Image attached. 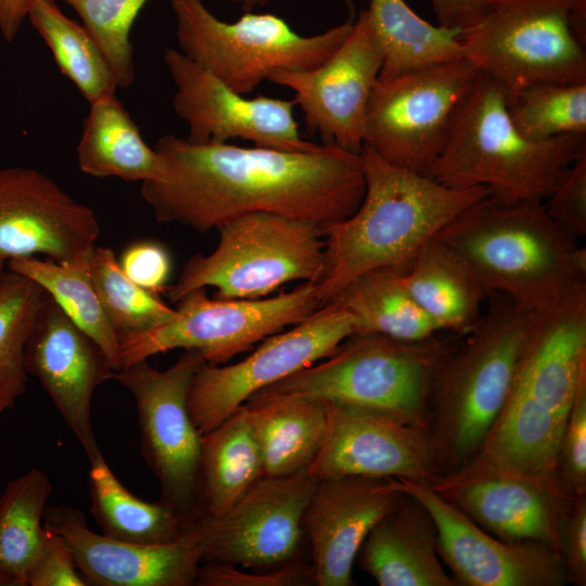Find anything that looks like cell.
Returning <instances> with one entry per match:
<instances>
[{
	"instance_id": "1",
	"label": "cell",
	"mask_w": 586,
	"mask_h": 586,
	"mask_svg": "<svg viewBox=\"0 0 586 586\" xmlns=\"http://www.w3.org/2000/svg\"><path fill=\"white\" fill-rule=\"evenodd\" d=\"M164 176L141 183L160 222L206 232L234 217L272 213L328 227L344 220L365 193L360 153L334 144L306 152L161 137Z\"/></svg>"
},
{
	"instance_id": "2",
	"label": "cell",
	"mask_w": 586,
	"mask_h": 586,
	"mask_svg": "<svg viewBox=\"0 0 586 586\" xmlns=\"http://www.w3.org/2000/svg\"><path fill=\"white\" fill-rule=\"evenodd\" d=\"M365 193L357 209L324 228V270L317 283L322 305L358 276L408 266L419 249L454 217L488 195L483 187L450 188L360 150Z\"/></svg>"
},
{
	"instance_id": "3",
	"label": "cell",
	"mask_w": 586,
	"mask_h": 586,
	"mask_svg": "<svg viewBox=\"0 0 586 586\" xmlns=\"http://www.w3.org/2000/svg\"><path fill=\"white\" fill-rule=\"evenodd\" d=\"M471 266L485 291L534 313L586 290V249L542 202L502 204L488 195L437 234Z\"/></svg>"
},
{
	"instance_id": "4",
	"label": "cell",
	"mask_w": 586,
	"mask_h": 586,
	"mask_svg": "<svg viewBox=\"0 0 586 586\" xmlns=\"http://www.w3.org/2000/svg\"><path fill=\"white\" fill-rule=\"evenodd\" d=\"M585 143L586 135L526 138L508 114L506 90L477 73L429 177L450 188L483 187L502 204L544 203Z\"/></svg>"
},
{
	"instance_id": "5",
	"label": "cell",
	"mask_w": 586,
	"mask_h": 586,
	"mask_svg": "<svg viewBox=\"0 0 586 586\" xmlns=\"http://www.w3.org/2000/svg\"><path fill=\"white\" fill-rule=\"evenodd\" d=\"M531 316L508 298L494 304L438 365L426 406L437 463L464 466L482 445L508 398Z\"/></svg>"
},
{
	"instance_id": "6",
	"label": "cell",
	"mask_w": 586,
	"mask_h": 586,
	"mask_svg": "<svg viewBox=\"0 0 586 586\" xmlns=\"http://www.w3.org/2000/svg\"><path fill=\"white\" fill-rule=\"evenodd\" d=\"M454 348L434 336L403 342L355 333L329 357L256 392L245 403L284 397L347 403L426 428L423 420L434 373Z\"/></svg>"
},
{
	"instance_id": "7",
	"label": "cell",
	"mask_w": 586,
	"mask_h": 586,
	"mask_svg": "<svg viewBox=\"0 0 586 586\" xmlns=\"http://www.w3.org/2000/svg\"><path fill=\"white\" fill-rule=\"evenodd\" d=\"M459 38L462 58L507 93L586 82V0H492Z\"/></svg>"
},
{
	"instance_id": "8",
	"label": "cell",
	"mask_w": 586,
	"mask_h": 586,
	"mask_svg": "<svg viewBox=\"0 0 586 586\" xmlns=\"http://www.w3.org/2000/svg\"><path fill=\"white\" fill-rule=\"evenodd\" d=\"M209 254H195L164 291L177 303L189 292L212 286L216 298L266 297L292 281L318 283L324 270V227L272 213L234 217L218 228Z\"/></svg>"
},
{
	"instance_id": "9",
	"label": "cell",
	"mask_w": 586,
	"mask_h": 586,
	"mask_svg": "<svg viewBox=\"0 0 586 586\" xmlns=\"http://www.w3.org/2000/svg\"><path fill=\"white\" fill-rule=\"evenodd\" d=\"M179 51L234 91L246 95L279 71L304 72L324 63L353 21L302 36L283 18L245 12L234 22L216 17L202 0H170Z\"/></svg>"
},
{
	"instance_id": "10",
	"label": "cell",
	"mask_w": 586,
	"mask_h": 586,
	"mask_svg": "<svg viewBox=\"0 0 586 586\" xmlns=\"http://www.w3.org/2000/svg\"><path fill=\"white\" fill-rule=\"evenodd\" d=\"M196 351H184L160 371L148 359L114 371L133 396L140 451L160 483V500L171 506L189 526L206 513L201 474V437L189 410V392L204 364Z\"/></svg>"
},
{
	"instance_id": "11",
	"label": "cell",
	"mask_w": 586,
	"mask_h": 586,
	"mask_svg": "<svg viewBox=\"0 0 586 586\" xmlns=\"http://www.w3.org/2000/svg\"><path fill=\"white\" fill-rule=\"evenodd\" d=\"M177 304L168 321L119 340L122 368L176 348L196 351L208 365H225L323 306L317 284L310 282L288 293L254 300L209 298L201 288Z\"/></svg>"
},
{
	"instance_id": "12",
	"label": "cell",
	"mask_w": 586,
	"mask_h": 586,
	"mask_svg": "<svg viewBox=\"0 0 586 586\" xmlns=\"http://www.w3.org/2000/svg\"><path fill=\"white\" fill-rule=\"evenodd\" d=\"M477 73L461 56L379 76L366 111L364 145L391 164L429 177Z\"/></svg>"
},
{
	"instance_id": "13",
	"label": "cell",
	"mask_w": 586,
	"mask_h": 586,
	"mask_svg": "<svg viewBox=\"0 0 586 586\" xmlns=\"http://www.w3.org/2000/svg\"><path fill=\"white\" fill-rule=\"evenodd\" d=\"M355 333L353 315L328 303L291 329L264 339L237 364L204 362L189 392V410L199 432L216 428L256 392L329 357Z\"/></svg>"
},
{
	"instance_id": "14",
	"label": "cell",
	"mask_w": 586,
	"mask_h": 586,
	"mask_svg": "<svg viewBox=\"0 0 586 586\" xmlns=\"http://www.w3.org/2000/svg\"><path fill=\"white\" fill-rule=\"evenodd\" d=\"M307 469L262 476L227 511L200 518L203 561L277 569L298 560L304 514L316 487Z\"/></svg>"
},
{
	"instance_id": "15",
	"label": "cell",
	"mask_w": 586,
	"mask_h": 586,
	"mask_svg": "<svg viewBox=\"0 0 586 586\" xmlns=\"http://www.w3.org/2000/svg\"><path fill=\"white\" fill-rule=\"evenodd\" d=\"M164 62L176 87L173 107L188 125V141L218 144L239 138L290 152L320 145L301 136L293 99L246 98L174 48L164 51Z\"/></svg>"
},
{
	"instance_id": "16",
	"label": "cell",
	"mask_w": 586,
	"mask_h": 586,
	"mask_svg": "<svg viewBox=\"0 0 586 586\" xmlns=\"http://www.w3.org/2000/svg\"><path fill=\"white\" fill-rule=\"evenodd\" d=\"M382 63L381 46L362 9L324 63L304 72L279 71L269 80L294 91L307 128L319 133L323 144L360 153L366 111Z\"/></svg>"
},
{
	"instance_id": "17",
	"label": "cell",
	"mask_w": 586,
	"mask_h": 586,
	"mask_svg": "<svg viewBox=\"0 0 586 586\" xmlns=\"http://www.w3.org/2000/svg\"><path fill=\"white\" fill-rule=\"evenodd\" d=\"M436 527L437 552L459 585L560 586L565 583L563 560L536 542H506L477 526L429 482L397 479Z\"/></svg>"
},
{
	"instance_id": "18",
	"label": "cell",
	"mask_w": 586,
	"mask_h": 586,
	"mask_svg": "<svg viewBox=\"0 0 586 586\" xmlns=\"http://www.w3.org/2000/svg\"><path fill=\"white\" fill-rule=\"evenodd\" d=\"M324 403V437L307 467L314 480L365 475L432 483L438 477L426 428L353 404Z\"/></svg>"
},
{
	"instance_id": "19",
	"label": "cell",
	"mask_w": 586,
	"mask_h": 586,
	"mask_svg": "<svg viewBox=\"0 0 586 586\" xmlns=\"http://www.w3.org/2000/svg\"><path fill=\"white\" fill-rule=\"evenodd\" d=\"M100 234L93 211L53 179L27 167L0 168V257H90Z\"/></svg>"
},
{
	"instance_id": "20",
	"label": "cell",
	"mask_w": 586,
	"mask_h": 586,
	"mask_svg": "<svg viewBox=\"0 0 586 586\" xmlns=\"http://www.w3.org/2000/svg\"><path fill=\"white\" fill-rule=\"evenodd\" d=\"M43 525L67 545L87 585L192 586L203 561L200 519L175 542L164 545L124 543L99 534L85 514L67 505L48 506Z\"/></svg>"
},
{
	"instance_id": "21",
	"label": "cell",
	"mask_w": 586,
	"mask_h": 586,
	"mask_svg": "<svg viewBox=\"0 0 586 586\" xmlns=\"http://www.w3.org/2000/svg\"><path fill=\"white\" fill-rule=\"evenodd\" d=\"M25 367L50 396L88 459L101 453L92 424L95 388L112 380L105 353L46 293L25 348Z\"/></svg>"
},
{
	"instance_id": "22",
	"label": "cell",
	"mask_w": 586,
	"mask_h": 586,
	"mask_svg": "<svg viewBox=\"0 0 586 586\" xmlns=\"http://www.w3.org/2000/svg\"><path fill=\"white\" fill-rule=\"evenodd\" d=\"M405 495L395 477L347 475L317 481L304 514L319 586H349L365 538Z\"/></svg>"
},
{
	"instance_id": "23",
	"label": "cell",
	"mask_w": 586,
	"mask_h": 586,
	"mask_svg": "<svg viewBox=\"0 0 586 586\" xmlns=\"http://www.w3.org/2000/svg\"><path fill=\"white\" fill-rule=\"evenodd\" d=\"M430 484L494 536L540 543L560 553L563 507L572 498L560 483L505 474H449Z\"/></svg>"
},
{
	"instance_id": "24",
	"label": "cell",
	"mask_w": 586,
	"mask_h": 586,
	"mask_svg": "<svg viewBox=\"0 0 586 586\" xmlns=\"http://www.w3.org/2000/svg\"><path fill=\"white\" fill-rule=\"evenodd\" d=\"M586 373V290L532 313L510 392L568 417Z\"/></svg>"
},
{
	"instance_id": "25",
	"label": "cell",
	"mask_w": 586,
	"mask_h": 586,
	"mask_svg": "<svg viewBox=\"0 0 586 586\" xmlns=\"http://www.w3.org/2000/svg\"><path fill=\"white\" fill-rule=\"evenodd\" d=\"M568 417L509 394L474 456L450 475L505 474L560 483L557 472Z\"/></svg>"
},
{
	"instance_id": "26",
	"label": "cell",
	"mask_w": 586,
	"mask_h": 586,
	"mask_svg": "<svg viewBox=\"0 0 586 586\" xmlns=\"http://www.w3.org/2000/svg\"><path fill=\"white\" fill-rule=\"evenodd\" d=\"M356 559L380 586H459L440 561L434 521L407 494L370 530Z\"/></svg>"
},
{
	"instance_id": "27",
	"label": "cell",
	"mask_w": 586,
	"mask_h": 586,
	"mask_svg": "<svg viewBox=\"0 0 586 586\" xmlns=\"http://www.w3.org/2000/svg\"><path fill=\"white\" fill-rule=\"evenodd\" d=\"M404 282L438 331L466 335L482 316L487 292L468 262L436 235L415 254Z\"/></svg>"
},
{
	"instance_id": "28",
	"label": "cell",
	"mask_w": 586,
	"mask_h": 586,
	"mask_svg": "<svg viewBox=\"0 0 586 586\" xmlns=\"http://www.w3.org/2000/svg\"><path fill=\"white\" fill-rule=\"evenodd\" d=\"M81 171L124 181H156L164 176L162 155L146 144L116 94L90 104L77 145Z\"/></svg>"
},
{
	"instance_id": "29",
	"label": "cell",
	"mask_w": 586,
	"mask_h": 586,
	"mask_svg": "<svg viewBox=\"0 0 586 586\" xmlns=\"http://www.w3.org/2000/svg\"><path fill=\"white\" fill-rule=\"evenodd\" d=\"M243 405L260 448L263 476L307 469L324 437L326 403L284 397Z\"/></svg>"
},
{
	"instance_id": "30",
	"label": "cell",
	"mask_w": 586,
	"mask_h": 586,
	"mask_svg": "<svg viewBox=\"0 0 586 586\" xmlns=\"http://www.w3.org/2000/svg\"><path fill=\"white\" fill-rule=\"evenodd\" d=\"M408 266L367 271L344 286L329 303L349 311L356 333H372L403 342L430 339L438 331L404 282ZM328 304V303H327Z\"/></svg>"
},
{
	"instance_id": "31",
	"label": "cell",
	"mask_w": 586,
	"mask_h": 586,
	"mask_svg": "<svg viewBox=\"0 0 586 586\" xmlns=\"http://www.w3.org/2000/svg\"><path fill=\"white\" fill-rule=\"evenodd\" d=\"M89 462L90 512L101 534L139 545L169 544L183 534L188 526L171 506L162 500L148 502L130 493L101 453Z\"/></svg>"
},
{
	"instance_id": "32",
	"label": "cell",
	"mask_w": 586,
	"mask_h": 586,
	"mask_svg": "<svg viewBox=\"0 0 586 586\" xmlns=\"http://www.w3.org/2000/svg\"><path fill=\"white\" fill-rule=\"evenodd\" d=\"M201 474L206 513L219 515L263 476L260 448L244 405L202 434Z\"/></svg>"
},
{
	"instance_id": "33",
	"label": "cell",
	"mask_w": 586,
	"mask_h": 586,
	"mask_svg": "<svg viewBox=\"0 0 586 586\" xmlns=\"http://www.w3.org/2000/svg\"><path fill=\"white\" fill-rule=\"evenodd\" d=\"M52 493L49 476L31 469L0 494V586H27L44 537L43 515Z\"/></svg>"
},
{
	"instance_id": "34",
	"label": "cell",
	"mask_w": 586,
	"mask_h": 586,
	"mask_svg": "<svg viewBox=\"0 0 586 586\" xmlns=\"http://www.w3.org/2000/svg\"><path fill=\"white\" fill-rule=\"evenodd\" d=\"M90 257L69 263L37 256L12 258L7 262V268L40 285L67 317L101 347L114 371H118L122 369L120 342L92 284Z\"/></svg>"
},
{
	"instance_id": "35",
	"label": "cell",
	"mask_w": 586,
	"mask_h": 586,
	"mask_svg": "<svg viewBox=\"0 0 586 586\" xmlns=\"http://www.w3.org/2000/svg\"><path fill=\"white\" fill-rule=\"evenodd\" d=\"M367 12L383 53L380 76L462 56L459 31L421 18L405 0H370Z\"/></svg>"
},
{
	"instance_id": "36",
	"label": "cell",
	"mask_w": 586,
	"mask_h": 586,
	"mask_svg": "<svg viewBox=\"0 0 586 586\" xmlns=\"http://www.w3.org/2000/svg\"><path fill=\"white\" fill-rule=\"evenodd\" d=\"M27 18L49 47L61 73L90 104L116 94L118 86L100 48L55 0H35Z\"/></svg>"
},
{
	"instance_id": "37",
	"label": "cell",
	"mask_w": 586,
	"mask_h": 586,
	"mask_svg": "<svg viewBox=\"0 0 586 586\" xmlns=\"http://www.w3.org/2000/svg\"><path fill=\"white\" fill-rule=\"evenodd\" d=\"M44 295L23 275L8 268L0 275V416L26 391L25 348Z\"/></svg>"
},
{
	"instance_id": "38",
	"label": "cell",
	"mask_w": 586,
	"mask_h": 586,
	"mask_svg": "<svg viewBox=\"0 0 586 586\" xmlns=\"http://www.w3.org/2000/svg\"><path fill=\"white\" fill-rule=\"evenodd\" d=\"M89 272L102 308L119 340L149 331L175 315V308L124 273L111 247L95 245Z\"/></svg>"
},
{
	"instance_id": "39",
	"label": "cell",
	"mask_w": 586,
	"mask_h": 586,
	"mask_svg": "<svg viewBox=\"0 0 586 586\" xmlns=\"http://www.w3.org/2000/svg\"><path fill=\"white\" fill-rule=\"evenodd\" d=\"M506 94L508 114L526 138L586 135V82H538Z\"/></svg>"
},
{
	"instance_id": "40",
	"label": "cell",
	"mask_w": 586,
	"mask_h": 586,
	"mask_svg": "<svg viewBox=\"0 0 586 586\" xmlns=\"http://www.w3.org/2000/svg\"><path fill=\"white\" fill-rule=\"evenodd\" d=\"M76 11L103 53L118 88L136 76L130 30L149 0H60Z\"/></svg>"
},
{
	"instance_id": "41",
	"label": "cell",
	"mask_w": 586,
	"mask_h": 586,
	"mask_svg": "<svg viewBox=\"0 0 586 586\" xmlns=\"http://www.w3.org/2000/svg\"><path fill=\"white\" fill-rule=\"evenodd\" d=\"M546 200L557 225L577 240L586 235V143Z\"/></svg>"
},
{
	"instance_id": "42",
	"label": "cell",
	"mask_w": 586,
	"mask_h": 586,
	"mask_svg": "<svg viewBox=\"0 0 586 586\" xmlns=\"http://www.w3.org/2000/svg\"><path fill=\"white\" fill-rule=\"evenodd\" d=\"M199 586H307L316 585L310 563L301 559L262 573H246L238 566L215 561L202 562L196 576Z\"/></svg>"
},
{
	"instance_id": "43",
	"label": "cell",
	"mask_w": 586,
	"mask_h": 586,
	"mask_svg": "<svg viewBox=\"0 0 586 586\" xmlns=\"http://www.w3.org/2000/svg\"><path fill=\"white\" fill-rule=\"evenodd\" d=\"M561 483L570 497L585 496L586 492V373L579 380L575 398L566 420L559 457Z\"/></svg>"
},
{
	"instance_id": "44",
	"label": "cell",
	"mask_w": 586,
	"mask_h": 586,
	"mask_svg": "<svg viewBox=\"0 0 586 586\" xmlns=\"http://www.w3.org/2000/svg\"><path fill=\"white\" fill-rule=\"evenodd\" d=\"M117 259L124 273L144 290L158 295L168 286L173 259L162 243L153 240L132 242Z\"/></svg>"
},
{
	"instance_id": "45",
	"label": "cell",
	"mask_w": 586,
	"mask_h": 586,
	"mask_svg": "<svg viewBox=\"0 0 586 586\" xmlns=\"http://www.w3.org/2000/svg\"><path fill=\"white\" fill-rule=\"evenodd\" d=\"M40 553L28 575L29 586H86L72 551L54 532L44 527Z\"/></svg>"
},
{
	"instance_id": "46",
	"label": "cell",
	"mask_w": 586,
	"mask_h": 586,
	"mask_svg": "<svg viewBox=\"0 0 586 586\" xmlns=\"http://www.w3.org/2000/svg\"><path fill=\"white\" fill-rule=\"evenodd\" d=\"M564 518V515H563ZM560 546L564 550V568L571 579L579 586L586 584V501L585 496L573 497L565 515Z\"/></svg>"
},
{
	"instance_id": "47",
	"label": "cell",
	"mask_w": 586,
	"mask_h": 586,
	"mask_svg": "<svg viewBox=\"0 0 586 586\" xmlns=\"http://www.w3.org/2000/svg\"><path fill=\"white\" fill-rule=\"evenodd\" d=\"M492 0H431L437 25L459 33L476 24Z\"/></svg>"
},
{
	"instance_id": "48",
	"label": "cell",
	"mask_w": 586,
	"mask_h": 586,
	"mask_svg": "<svg viewBox=\"0 0 586 586\" xmlns=\"http://www.w3.org/2000/svg\"><path fill=\"white\" fill-rule=\"evenodd\" d=\"M34 2L35 0H0V34L5 41L15 39Z\"/></svg>"
},
{
	"instance_id": "49",
	"label": "cell",
	"mask_w": 586,
	"mask_h": 586,
	"mask_svg": "<svg viewBox=\"0 0 586 586\" xmlns=\"http://www.w3.org/2000/svg\"><path fill=\"white\" fill-rule=\"evenodd\" d=\"M238 4L244 12H252L255 8L264 7L269 0H227Z\"/></svg>"
},
{
	"instance_id": "50",
	"label": "cell",
	"mask_w": 586,
	"mask_h": 586,
	"mask_svg": "<svg viewBox=\"0 0 586 586\" xmlns=\"http://www.w3.org/2000/svg\"><path fill=\"white\" fill-rule=\"evenodd\" d=\"M7 269V260L0 257V275Z\"/></svg>"
}]
</instances>
